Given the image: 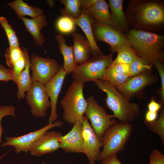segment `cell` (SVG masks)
<instances>
[{"instance_id": "7", "label": "cell", "mask_w": 164, "mask_h": 164, "mask_svg": "<svg viewBox=\"0 0 164 164\" xmlns=\"http://www.w3.org/2000/svg\"><path fill=\"white\" fill-rule=\"evenodd\" d=\"M87 106L85 116L91 122V125L97 136L101 140L106 131L116 122L113 114H107L104 108L100 106L94 97L86 99Z\"/></svg>"}, {"instance_id": "13", "label": "cell", "mask_w": 164, "mask_h": 164, "mask_svg": "<svg viewBox=\"0 0 164 164\" xmlns=\"http://www.w3.org/2000/svg\"><path fill=\"white\" fill-rule=\"evenodd\" d=\"M83 135L84 142V153L87 156L89 164H96L102 147L101 140L93 130L88 120L84 116Z\"/></svg>"}, {"instance_id": "14", "label": "cell", "mask_w": 164, "mask_h": 164, "mask_svg": "<svg viewBox=\"0 0 164 164\" xmlns=\"http://www.w3.org/2000/svg\"><path fill=\"white\" fill-rule=\"evenodd\" d=\"M62 135L59 131H47L33 144L29 152L36 157L54 152L60 148V139Z\"/></svg>"}, {"instance_id": "19", "label": "cell", "mask_w": 164, "mask_h": 164, "mask_svg": "<svg viewBox=\"0 0 164 164\" xmlns=\"http://www.w3.org/2000/svg\"><path fill=\"white\" fill-rule=\"evenodd\" d=\"M19 19L22 20L26 28L32 36L36 44L43 47L44 38L40 31L42 28L48 24L46 16L43 14L31 19L25 17H21Z\"/></svg>"}, {"instance_id": "18", "label": "cell", "mask_w": 164, "mask_h": 164, "mask_svg": "<svg viewBox=\"0 0 164 164\" xmlns=\"http://www.w3.org/2000/svg\"><path fill=\"white\" fill-rule=\"evenodd\" d=\"M123 0H109L111 25L122 33L129 30V25L123 8Z\"/></svg>"}, {"instance_id": "4", "label": "cell", "mask_w": 164, "mask_h": 164, "mask_svg": "<svg viewBox=\"0 0 164 164\" xmlns=\"http://www.w3.org/2000/svg\"><path fill=\"white\" fill-rule=\"evenodd\" d=\"M83 84L73 81L60 102L63 110V119L71 125L77 121H83L87 106L83 94Z\"/></svg>"}, {"instance_id": "31", "label": "cell", "mask_w": 164, "mask_h": 164, "mask_svg": "<svg viewBox=\"0 0 164 164\" xmlns=\"http://www.w3.org/2000/svg\"><path fill=\"white\" fill-rule=\"evenodd\" d=\"M128 75L118 74L106 70L101 80L116 87L124 83L129 77Z\"/></svg>"}, {"instance_id": "36", "label": "cell", "mask_w": 164, "mask_h": 164, "mask_svg": "<svg viewBox=\"0 0 164 164\" xmlns=\"http://www.w3.org/2000/svg\"><path fill=\"white\" fill-rule=\"evenodd\" d=\"M153 65L156 67L161 79V98L162 104L163 105L164 103V66L163 62L159 61H156L154 63Z\"/></svg>"}, {"instance_id": "45", "label": "cell", "mask_w": 164, "mask_h": 164, "mask_svg": "<svg viewBox=\"0 0 164 164\" xmlns=\"http://www.w3.org/2000/svg\"><path fill=\"white\" fill-rule=\"evenodd\" d=\"M41 164H46L45 162L44 161L42 162Z\"/></svg>"}, {"instance_id": "34", "label": "cell", "mask_w": 164, "mask_h": 164, "mask_svg": "<svg viewBox=\"0 0 164 164\" xmlns=\"http://www.w3.org/2000/svg\"><path fill=\"white\" fill-rule=\"evenodd\" d=\"M15 107L12 105H4L0 106V142L2 143V136L4 129L1 123V120L4 117L8 116H15Z\"/></svg>"}, {"instance_id": "37", "label": "cell", "mask_w": 164, "mask_h": 164, "mask_svg": "<svg viewBox=\"0 0 164 164\" xmlns=\"http://www.w3.org/2000/svg\"><path fill=\"white\" fill-rule=\"evenodd\" d=\"M149 164H164V155L156 149L152 151Z\"/></svg>"}, {"instance_id": "11", "label": "cell", "mask_w": 164, "mask_h": 164, "mask_svg": "<svg viewBox=\"0 0 164 164\" xmlns=\"http://www.w3.org/2000/svg\"><path fill=\"white\" fill-rule=\"evenodd\" d=\"M63 122L61 121H56L53 123L49 124L43 128L35 131L21 136L11 137L6 138V141L1 146L4 147L11 146L14 148L16 153L21 152H29L30 148L33 144L45 132L56 127L63 126Z\"/></svg>"}, {"instance_id": "23", "label": "cell", "mask_w": 164, "mask_h": 164, "mask_svg": "<svg viewBox=\"0 0 164 164\" xmlns=\"http://www.w3.org/2000/svg\"><path fill=\"white\" fill-rule=\"evenodd\" d=\"M23 49L25 55L26 64L25 69L21 74L17 85L18 89L17 97L19 100L24 98L25 92L29 89L33 82L30 74V69L31 67L30 57L26 49L24 47Z\"/></svg>"}, {"instance_id": "21", "label": "cell", "mask_w": 164, "mask_h": 164, "mask_svg": "<svg viewBox=\"0 0 164 164\" xmlns=\"http://www.w3.org/2000/svg\"><path fill=\"white\" fill-rule=\"evenodd\" d=\"M59 43V48L64 60L63 67L67 74L72 73L78 64L76 63L74 56L72 46H68L66 43L64 38L62 34L58 33L55 36Z\"/></svg>"}, {"instance_id": "9", "label": "cell", "mask_w": 164, "mask_h": 164, "mask_svg": "<svg viewBox=\"0 0 164 164\" xmlns=\"http://www.w3.org/2000/svg\"><path fill=\"white\" fill-rule=\"evenodd\" d=\"M33 81L45 85L56 73L60 66L56 59L46 58L33 54L30 57Z\"/></svg>"}, {"instance_id": "25", "label": "cell", "mask_w": 164, "mask_h": 164, "mask_svg": "<svg viewBox=\"0 0 164 164\" xmlns=\"http://www.w3.org/2000/svg\"><path fill=\"white\" fill-rule=\"evenodd\" d=\"M60 2L64 6V8L60 10L63 16H68L73 19L79 17L82 12L80 0H60Z\"/></svg>"}, {"instance_id": "27", "label": "cell", "mask_w": 164, "mask_h": 164, "mask_svg": "<svg viewBox=\"0 0 164 164\" xmlns=\"http://www.w3.org/2000/svg\"><path fill=\"white\" fill-rule=\"evenodd\" d=\"M129 65L128 76L130 77L150 71L153 66L146 60L138 56Z\"/></svg>"}, {"instance_id": "8", "label": "cell", "mask_w": 164, "mask_h": 164, "mask_svg": "<svg viewBox=\"0 0 164 164\" xmlns=\"http://www.w3.org/2000/svg\"><path fill=\"white\" fill-rule=\"evenodd\" d=\"M92 29L96 41H101L109 44L111 52H117L123 45L129 43L124 33L111 25L100 24L94 21Z\"/></svg>"}, {"instance_id": "33", "label": "cell", "mask_w": 164, "mask_h": 164, "mask_svg": "<svg viewBox=\"0 0 164 164\" xmlns=\"http://www.w3.org/2000/svg\"><path fill=\"white\" fill-rule=\"evenodd\" d=\"M26 64V58L24 55L15 63L10 68L12 71L15 83L17 85L21 74L25 69Z\"/></svg>"}, {"instance_id": "41", "label": "cell", "mask_w": 164, "mask_h": 164, "mask_svg": "<svg viewBox=\"0 0 164 164\" xmlns=\"http://www.w3.org/2000/svg\"><path fill=\"white\" fill-rule=\"evenodd\" d=\"M157 118V112H152L148 110L145 114V121L151 122L155 121Z\"/></svg>"}, {"instance_id": "2", "label": "cell", "mask_w": 164, "mask_h": 164, "mask_svg": "<svg viewBox=\"0 0 164 164\" xmlns=\"http://www.w3.org/2000/svg\"><path fill=\"white\" fill-rule=\"evenodd\" d=\"M137 56L153 65L156 61H164V36L132 28L125 35Z\"/></svg>"}, {"instance_id": "3", "label": "cell", "mask_w": 164, "mask_h": 164, "mask_svg": "<svg viewBox=\"0 0 164 164\" xmlns=\"http://www.w3.org/2000/svg\"><path fill=\"white\" fill-rule=\"evenodd\" d=\"M94 82L100 90L106 93V105L112 111L114 118L120 122L129 123L139 114V104L130 102L109 83L101 80H97Z\"/></svg>"}, {"instance_id": "16", "label": "cell", "mask_w": 164, "mask_h": 164, "mask_svg": "<svg viewBox=\"0 0 164 164\" xmlns=\"http://www.w3.org/2000/svg\"><path fill=\"white\" fill-rule=\"evenodd\" d=\"M70 131L61 137L60 148L68 153H84L83 122L77 121Z\"/></svg>"}, {"instance_id": "44", "label": "cell", "mask_w": 164, "mask_h": 164, "mask_svg": "<svg viewBox=\"0 0 164 164\" xmlns=\"http://www.w3.org/2000/svg\"><path fill=\"white\" fill-rule=\"evenodd\" d=\"M7 152L4 155H2L1 156H0V160L2 159V158H3L4 157H5L6 155L7 154Z\"/></svg>"}, {"instance_id": "32", "label": "cell", "mask_w": 164, "mask_h": 164, "mask_svg": "<svg viewBox=\"0 0 164 164\" xmlns=\"http://www.w3.org/2000/svg\"><path fill=\"white\" fill-rule=\"evenodd\" d=\"M0 23L7 36L9 46H19V44L15 32L5 17H0Z\"/></svg>"}, {"instance_id": "35", "label": "cell", "mask_w": 164, "mask_h": 164, "mask_svg": "<svg viewBox=\"0 0 164 164\" xmlns=\"http://www.w3.org/2000/svg\"><path fill=\"white\" fill-rule=\"evenodd\" d=\"M107 70L118 74L128 75L130 65L126 64L111 63Z\"/></svg>"}, {"instance_id": "12", "label": "cell", "mask_w": 164, "mask_h": 164, "mask_svg": "<svg viewBox=\"0 0 164 164\" xmlns=\"http://www.w3.org/2000/svg\"><path fill=\"white\" fill-rule=\"evenodd\" d=\"M150 71H145L129 77L123 84L115 87L129 100L131 97L147 86L158 82V76L152 74Z\"/></svg>"}, {"instance_id": "28", "label": "cell", "mask_w": 164, "mask_h": 164, "mask_svg": "<svg viewBox=\"0 0 164 164\" xmlns=\"http://www.w3.org/2000/svg\"><path fill=\"white\" fill-rule=\"evenodd\" d=\"M144 124L153 133L160 137L162 142L164 144V111L162 109L159 115L155 121L148 122L144 121Z\"/></svg>"}, {"instance_id": "20", "label": "cell", "mask_w": 164, "mask_h": 164, "mask_svg": "<svg viewBox=\"0 0 164 164\" xmlns=\"http://www.w3.org/2000/svg\"><path fill=\"white\" fill-rule=\"evenodd\" d=\"M72 37L75 60L77 64L80 65L91 56V47L88 40L80 33L75 32Z\"/></svg>"}, {"instance_id": "29", "label": "cell", "mask_w": 164, "mask_h": 164, "mask_svg": "<svg viewBox=\"0 0 164 164\" xmlns=\"http://www.w3.org/2000/svg\"><path fill=\"white\" fill-rule=\"evenodd\" d=\"M56 25L57 30L60 33L68 34L74 31L76 25L73 19L62 16L57 19Z\"/></svg>"}, {"instance_id": "43", "label": "cell", "mask_w": 164, "mask_h": 164, "mask_svg": "<svg viewBox=\"0 0 164 164\" xmlns=\"http://www.w3.org/2000/svg\"><path fill=\"white\" fill-rule=\"evenodd\" d=\"M46 2L50 7L53 8L55 6V4L53 0H47Z\"/></svg>"}, {"instance_id": "10", "label": "cell", "mask_w": 164, "mask_h": 164, "mask_svg": "<svg viewBox=\"0 0 164 164\" xmlns=\"http://www.w3.org/2000/svg\"><path fill=\"white\" fill-rule=\"evenodd\" d=\"M27 92L26 100L31 108L32 114L39 117L45 116L47 110L51 107V103L45 85L34 81Z\"/></svg>"}, {"instance_id": "22", "label": "cell", "mask_w": 164, "mask_h": 164, "mask_svg": "<svg viewBox=\"0 0 164 164\" xmlns=\"http://www.w3.org/2000/svg\"><path fill=\"white\" fill-rule=\"evenodd\" d=\"M96 22L111 25V14L108 4L104 0H98L85 10Z\"/></svg>"}, {"instance_id": "17", "label": "cell", "mask_w": 164, "mask_h": 164, "mask_svg": "<svg viewBox=\"0 0 164 164\" xmlns=\"http://www.w3.org/2000/svg\"><path fill=\"white\" fill-rule=\"evenodd\" d=\"M74 21L76 25L79 26L85 33L86 39L90 43L91 47V56H96L104 55L98 46L93 32L92 24L94 21L93 18L85 10L82 9L80 16Z\"/></svg>"}, {"instance_id": "15", "label": "cell", "mask_w": 164, "mask_h": 164, "mask_svg": "<svg viewBox=\"0 0 164 164\" xmlns=\"http://www.w3.org/2000/svg\"><path fill=\"white\" fill-rule=\"evenodd\" d=\"M67 74L66 71L60 65L56 73L45 85L46 91L50 98L51 103V111L49 123L54 122L58 118L56 109L57 100Z\"/></svg>"}, {"instance_id": "42", "label": "cell", "mask_w": 164, "mask_h": 164, "mask_svg": "<svg viewBox=\"0 0 164 164\" xmlns=\"http://www.w3.org/2000/svg\"><path fill=\"white\" fill-rule=\"evenodd\" d=\"M98 0H80V5L82 9L87 10Z\"/></svg>"}, {"instance_id": "26", "label": "cell", "mask_w": 164, "mask_h": 164, "mask_svg": "<svg viewBox=\"0 0 164 164\" xmlns=\"http://www.w3.org/2000/svg\"><path fill=\"white\" fill-rule=\"evenodd\" d=\"M117 52V56L113 60L112 63L113 64H130L138 56L129 43L122 45Z\"/></svg>"}, {"instance_id": "39", "label": "cell", "mask_w": 164, "mask_h": 164, "mask_svg": "<svg viewBox=\"0 0 164 164\" xmlns=\"http://www.w3.org/2000/svg\"><path fill=\"white\" fill-rule=\"evenodd\" d=\"M162 106L161 103L157 102L152 99L150 100L148 104V110L158 112V111L161 108Z\"/></svg>"}, {"instance_id": "5", "label": "cell", "mask_w": 164, "mask_h": 164, "mask_svg": "<svg viewBox=\"0 0 164 164\" xmlns=\"http://www.w3.org/2000/svg\"><path fill=\"white\" fill-rule=\"evenodd\" d=\"M132 130V125L130 123L119 121L110 127L101 139L103 149L97 161H101L124 150Z\"/></svg>"}, {"instance_id": "40", "label": "cell", "mask_w": 164, "mask_h": 164, "mask_svg": "<svg viewBox=\"0 0 164 164\" xmlns=\"http://www.w3.org/2000/svg\"><path fill=\"white\" fill-rule=\"evenodd\" d=\"M101 164H122L115 154L103 160Z\"/></svg>"}, {"instance_id": "6", "label": "cell", "mask_w": 164, "mask_h": 164, "mask_svg": "<svg viewBox=\"0 0 164 164\" xmlns=\"http://www.w3.org/2000/svg\"><path fill=\"white\" fill-rule=\"evenodd\" d=\"M113 53L107 55L90 56L78 65L73 72L72 78L77 83L84 85L89 81L102 79L105 70L111 64Z\"/></svg>"}, {"instance_id": "1", "label": "cell", "mask_w": 164, "mask_h": 164, "mask_svg": "<svg viewBox=\"0 0 164 164\" xmlns=\"http://www.w3.org/2000/svg\"><path fill=\"white\" fill-rule=\"evenodd\" d=\"M125 15L133 29L158 34L164 24V3L159 0H131Z\"/></svg>"}, {"instance_id": "24", "label": "cell", "mask_w": 164, "mask_h": 164, "mask_svg": "<svg viewBox=\"0 0 164 164\" xmlns=\"http://www.w3.org/2000/svg\"><path fill=\"white\" fill-rule=\"evenodd\" d=\"M7 5L15 12L19 18L28 15L32 18L43 14L41 9L34 6H30L22 0H15L9 2Z\"/></svg>"}, {"instance_id": "38", "label": "cell", "mask_w": 164, "mask_h": 164, "mask_svg": "<svg viewBox=\"0 0 164 164\" xmlns=\"http://www.w3.org/2000/svg\"><path fill=\"white\" fill-rule=\"evenodd\" d=\"M10 80L15 82L11 69L10 68H7L3 65L0 64V80L7 82Z\"/></svg>"}, {"instance_id": "30", "label": "cell", "mask_w": 164, "mask_h": 164, "mask_svg": "<svg viewBox=\"0 0 164 164\" xmlns=\"http://www.w3.org/2000/svg\"><path fill=\"white\" fill-rule=\"evenodd\" d=\"M25 55L24 50L19 46H9L6 50L5 54L6 63L11 68L13 65Z\"/></svg>"}]
</instances>
